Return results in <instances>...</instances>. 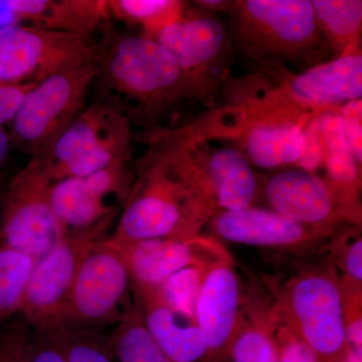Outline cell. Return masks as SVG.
Here are the masks:
<instances>
[{
  "label": "cell",
  "instance_id": "obj_16",
  "mask_svg": "<svg viewBox=\"0 0 362 362\" xmlns=\"http://www.w3.org/2000/svg\"><path fill=\"white\" fill-rule=\"evenodd\" d=\"M206 226L216 240L294 254H305L327 244L337 230L304 225L259 206L223 211Z\"/></svg>",
  "mask_w": 362,
  "mask_h": 362
},
{
  "label": "cell",
  "instance_id": "obj_1",
  "mask_svg": "<svg viewBox=\"0 0 362 362\" xmlns=\"http://www.w3.org/2000/svg\"><path fill=\"white\" fill-rule=\"evenodd\" d=\"M98 101L113 107L131 124L150 126L185 101H202L173 57L144 35L107 30L97 42Z\"/></svg>",
  "mask_w": 362,
  "mask_h": 362
},
{
  "label": "cell",
  "instance_id": "obj_29",
  "mask_svg": "<svg viewBox=\"0 0 362 362\" xmlns=\"http://www.w3.org/2000/svg\"><path fill=\"white\" fill-rule=\"evenodd\" d=\"M338 228L329 240V258L337 269L341 270L343 280L361 286L362 239L361 232L354 228Z\"/></svg>",
  "mask_w": 362,
  "mask_h": 362
},
{
  "label": "cell",
  "instance_id": "obj_25",
  "mask_svg": "<svg viewBox=\"0 0 362 362\" xmlns=\"http://www.w3.org/2000/svg\"><path fill=\"white\" fill-rule=\"evenodd\" d=\"M110 337L117 362H173L150 334L137 306Z\"/></svg>",
  "mask_w": 362,
  "mask_h": 362
},
{
  "label": "cell",
  "instance_id": "obj_20",
  "mask_svg": "<svg viewBox=\"0 0 362 362\" xmlns=\"http://www.w3.org/2000/svg\"><path fill=\"white\" fill-rule=\"evenodd\" d=\"M7 25L35 26L93 39L108 30L111 18L106 0H0Z\"/></svg>",
  "mask_w": 362,
  "mask_h": 362
},
{
  "label": "cell",
  "instance_id": "obj_2",
  "mask_svg": "<svg viewBox=\"0 0 362 362\" xmlns=\"http://www.w3.org/2000/svg\"><path fill=\"white\" fill-rule=\"evenodd\" d=\"M138 161L129 194L108 240L189 239L202 235L211 214L195 197L180 144L168 129H154Z\"/></svg>",
  "mask_w": 362,
  "mask_h": 362
},
{
  "label": "cell",
  "instance_id": "obj_30",
  "mask_svg": "<svg viewBox=\"0 0 362 362\" xmlns=\"http://www.w3.org/2000/svg\"><path fill=\"white\" fill-rule=\"evenodd\" d=\"M30 331L21 316L0 328V362H30Z\"/></svg>",
  "mask_w": 362,
  "mask_h": 362
},
{
  "label": "cell",
  "instance_id": "obj_19",
  "mask_svg": "<svg viewBox=\"0 0 362 362\" xmlns=\"http://www.w3.org/2000/svg\"><path fill=\"white\" fill-rule=\"evenodd\" d=\"M277 81L278 87L305 110L320 112L361 101L362 54L358 47L309 70Z\"/></svg>",
  "mask_w": 362,
  "mask_h": 362
},
{
  "label": "cell",
  "instance_id": "obj_21",
  "mask_svg": "<svg viewBox=\"0 0 362 362\" xmlns=\"http://www.w3.org/2000/svg\"><path fill=\"white\" fill-rule=\"evenodd\" d=\"M133 298L150 334L173 362H207L209 346L192 317L173 308L157 287L135 284Z\"/></svg>",
  "mask_w": 362,
  "mask_h": 362
},
{
  "label": "cell",
  "instance_id": "obj_26",
  "mask_svg": "<svg viewBox=\"0 0 362 362\" xmlns=\"http://www.w3.org/2000/svg\"><path fill=\"white\" fill-rule=\"evenodd\" d=\"M35 263L23 252L0 246V322L20 314Z\"/></svg>",
  "mask_w": 362,
  "mask_h": 362
},
{
  "label": "cell",
  "instance_id": "obj_9",
  "mask_svg": "<svg viewBox=\"0 0 362 362\" xmlns=\"http://www.w3.org/2000/svg\"><path fill=\"white\" fill-rule=\"evenodd\" d=\"M95 76L94 61L35 85L9 124L11 144L32 156L51 150L84 110Z\"/></svg>",
  "mask_w": 362,
  "mask_h": 362
},
{
  "label": "cell",
  "instance_id": "obj_17",
  "mask_svg": "<svg viewBox=\"0 0 362 362\" xmlns=\"http://www.w3.org/2000/svg\"><path fill=\"white\" fill-rule=\"evenodd\" d=\"M104 240L122 259L131 282L149 287H158L176 272L188 266L214 263L230 255L228 250L211 235L133 242Z\"/></svg>",
  "mask_w": 362,
  "mask_h": 362
},
{
  "label": "cell",
  "instance_id": "obj_8",
  "mask_svg": "<svg viewBox=\"0 0 362 362\" xmlns=\"http://www.w3.org/2000/svg\"><path fill=\"white\" fill-rule=\"evenodd\" d=\"M135 307L130 275L122 259L104 240L90 245L71 286L64 327L101 332L120 323Z\"/></svg>",
  "mask_w": 362,
  "mask_h": 362
},
{
  "label": "cell",
  "instance_id": "obj_4",
  "mask_svg": "<svg viewBox=\"0 0 362 362\" xmlns=\"http://www.w3.org/2000/svg\"><path fill=\"white\" fill-rule=\"evenodd\" d=\"M230 14L232 45L259 66L304 71L335 58L309 0H240Z\"/></svg>",
  "mask_w": 362,
  "mask_h": 362
},
{
  "label": "cell",
  "instance_id": "obj_23",
  "mask_svg": "<svg viewBox=\"0 0 362 362\" xmlns=\"http://www.w3.org/2000/svg\"><path fill=\"white\" fill-rule=\"evenodd\" d=\"M317 23L335 58L358 47L362 25L361 0H311Z\"/></svg>",
  "mask_w": 362,
  "mask_h": 362
},
{
  "label": "cell",
  "instance_id": "obj_35",
  "mask_svg": "<svg viewBox=\"0 0 362 362\" xmlns=\"http://www.w3.org/2000/svg\"><path fill=\"white\" fill-rule=\"evenodd\" d=\"M197 6L204 7L209 11H223L226 8H230L233 2L221 1V0H204V1H197Z\"/></svg>",
  "mask_w": 362,
  "mask_h": 362
},
{
  "label": "cell",
  "instance_id": "obj_13",
  "mask_svg": "<svg viewBox=\"0 0 362 362\" xmlns=\"http://www.w3.org/2000/svg\"><path fill=\"white\" fill-rule=\"evenodd\" d=\"M133 173L128 162H117L85 177L54 181L51 204L64 238L105 240L127 199Z\"/></svg>",
  "mask_w": 362,
  "mask_h": 362
},
{
  "label": "cell",
  "instance_id": "obj_3",
  "mask_svg": "<svg viewBox=\"0 0 362 362\" xmlns=\"http://www.w3.org/2000/svg\"><path fill=\"white\" fill-rule=\"evenodd\" d=\"M243 88L233 104L197 121L209 137L233 145L252 168L284 169L302 163L315 114L305 110L274 86Z\"/></svg>",
  "mask_w": 362,
  "mask_h": 362
},
{
  "label": "cell",
  "instance_id": "obj_15",
  "mask_svg": "<svg viewBox=\"0 0 362 362\" xmlns=\"http://www.w3.org/2000/svg\"><path fill=\"white\" fill-rule=\"evenodd\" d=\"M96 242L85 237H66L37 261L20 312L33 330L64 326L66 304L81 259Z\"/></svg>",
  "mask_w": 362,
  "mask_h": 362
},
{
  "label": "cell",
  "instance_id": "obj_11",
  "mask_svg": "<svg viewBox=\"0 0 362 362\" xmlns=\"http://www.w3.org/2000/svg\"><path fill=\"white\" fill-rule=\"evenodd\" d=\"M97 42L75 33L30 25L0 28V82L37 85L94 63Z\"/></svg>",
  "mask_w": 362,
  "mask_h": 362
},
{
  "label": "cell",
  "instance_id": "obj_36",
  "mask_svg": "<svg viewBox=\"0 0 362 362\" xmlns=\"http://www.w3.org/2000/svg\"><path fill=\"white\" fill-rule=\"evenodd\" d=\"M2 190H4V189H1V188H0V199H1Z\"/></svg>",
  "mask_w": 362,
  "mask_h": 362
},
{
  "label": "cell",
  "instance_id": "obj_6",
  "mask_svg": "<svg viewBox=\"0 0 362 362\" xmlns=\"http://www.w3.org/2000/svg\"><path fill=\"white\" fill-rule=\"evenodd\" d=\"M187 175L195 197L211 214L258 206L259 173L239 149L199 130L181 126Z\"/></svg>",
  "mask_w": 362,
  "mask_h": 362
},
{
  "label": "cell",
  "instance_id": "obj_28",
  "mask_svg": "<svg viewBox=\"0 0 362 362\" xmlns=\"http://www.w3.org/2000/svg\"><path fill=\"white\" fill-rule=\"evenodd\" d=\"M62 344L66 362H117L110 334L105 331L62 329Z\"/></svg>",
  "mask_w": 362,
  "mask_h": 362
},
{
  "label": "cell",
  "instance_id": "obj_34",
  "mask_svg": "<svg viewBox=\"0 0 362 362\" xmlns=\"http://www.w3.org/2000/svg\"><path fill=\"white\" fill-rule=\"evenodd\" d=\"M11 137H9L8 131L4 126H0V175L4 166L8 161L9 152L11 148Z\"/></svg>",
  "mask_w": 362,
  "mask_h": 362
},
{
  "label": "cell",
  "instance_id": "obj_14",
  "mask_svg": "<svg viewBox=\"0 0 362 362\" xmlns=\"http://www.w3.org/2000/svg\"><path fill=\"white\" fill-rule=\"evenodd\" d=\"M154 40L173 57L204 103L211 101L230 68L232 42L228 28L206 11H185Z\"/></svg>",
  "mask_w": 362,
  "mask_h": 362
},
{
  "label": "cell",
  "instance_id": "obj_32",
  "mask_svg": "<svg viewBox=\"0 0 362 362\" xmlns=\"http://www.w3.org/2000/svg\"><path fill=\"white\" fill-rule=\"evenodd\" d=\"M279 362H321L306 344L288 328L279 315Z\"/></svg>",
  "mask_w": 362,
  "mask_h": 362
},
{
  "label": "cell",
  "instance_id": "obj_24",
  "mask_svg": "<svg viewBox=\"0 0 362 362\" xmlns=\"http://www.w3.org/2000/svg\"><path fill=\"white\" fill-rule=\"evenodd\" d=\"M111 16L141 25L142 35L154 40L164 28L180 21L185 13L183 2L175 0H110Z\"/></svg>",
  "mask_w": 362,
  "mask_h": 362
},
{
  "label": "cell",
  "instance_id": "obj_12",
  "mask_svg": "<svg viewBox=\"0 0 362 362\" xmlns=\"http://www.w3.org/2000/svg\"><path fill=\"white\" fill-rule=\"evenodd\" d=\"M259 202L263 199L264 207L298 223L335 230L361 218L354 189L308 169H281L263 177L259 175Z\"/></svg>",
  "mask_w": 362,
  "mask_h": 362
},
{
  "label": "cell",
  "instance_id": "obj_10",
  "mask_svg": "<svg viewBox=\"0 0 362 362\" xmlns=\"http://www.w3.org/2000/svg\"><path fill=\"white\" fill-rule=\"evenodd\" d=\"M132 124L113 107L95 102L81 112L49 154L54 181L85 177L117 162H128Z\"/></svg>",
  "mask_w": 362,
  "mask_h": 362
},
{
  "label": "cell",
  "instance_id": "obj_18",
  "mask_svg": "<svg viewBox=\"0 0 362 362\" xmlns=\"http://www.w3.org/2000/svg\"><path fill=\"white\" fill-rule=\"evenodd\" d=\"M244 301V285L230 254L209 267L195 303L194 320L209 346L207 362L225 358L239 331Z\"/></svg>",
  "mask_w": 362,
  "mask_h": 362
},
{
  "label": "cell",
  "instance_id": "obj_7",
  "mask_svg": "<svg viewBox=\"0 0 362 362\" xmlns=\"http://www.w3.org/2000/svg\"><path fill=\"white\" fill-rule=\"evenodd\" d=\"M51 150L30 157L0 199V240L39 261L64 239L51 204Z\"/></svg>",
  "mask_w": 362,
  "mask_h": 362
},
{
  "label": "cell",
  "instance_id": "obj_5",
  "mask_svg": "<svg viewBox=\"0 0 362 362\" xmlns=\"http://www.w3.org/2000/svg\"><path fill=\"white\" fill-rule=\"evenodd\" d=\"M281 320L321 362L349 354L341 279L329 257L272 287Z\"/></svg>",
  "mask_w": 362,
  "mask_h": 362
},
{
  "label": "cell",
  "instance_id": "obj_31",
  "mask_svg": "<svg viewBox=\"0 0 362 362\" xmlns=\"http://www.w3.org/2000/svg\"><path fill=\"white\" fill-rule=\"evenodd\" d=\"M64 326L30 331V362H66L62 344Z\"/></svg>",
  "mask_w": 362,
  "mask_h": 362
},
{
  "label": "cell",
  "instance_id": "obj_33",
  "mask_svg": "<svg viewBox=\"0 0 362 362\" xmlns=\"http://www.w3.org/2000/svg\"><path fill=\"white\" fill-rule=\"evenodd\" d=\"M35 85H18L0 82V126L11 124L26 94Z\"/></svg>",
  "mask_w": 362,
  "mask_h": 362
},
{
  "label": "cell",
  "instance_id": "obj_22",
  "mask_svg": "<svg viewBox=\"0 0 362 362\" xmlns=\"http://www.w3.org/2000/svg\"><path fill=\"white\" fill-rule=\"evenodd\" d=\"M279 312L270 284L257 279L245 288L239 331L221 362H279Z\"/></svg>",
  "mask_w": 362,
  "mask_h": 362
},
{
  "label": "cell",
  "instance_id": "obj_27",
  "mask_svg": "<svg viewBox=\"0 0 362 362\" xmlns=\"http://www.w3.org/2000/svg\"><path fill=\"white\" fill-rule=\"evenodd\" d=\"M216 263V262H214ZM211 264L188 266L158 286L162 297L173 308L194 319V308L202 281Z\"/></svg>",
  "mask_w": 362,
  "mask_h": 362
}]
</instances>
